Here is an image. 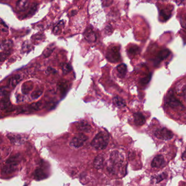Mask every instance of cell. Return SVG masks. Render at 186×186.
Returning a JSON list of instances; mask_svg holds the SVG:
<instances>
[{
    "label": "cell",
    "instance_id": "cell-18",
    "mask_svg": "<svg viewBox=\"0 0 186 186\" xmlns=\"http://www.w3.org/2000/svg\"><path fill=\"white\" fill-rule=\"evenodd\" d=\"M113 103L116 105L117 107L121 108L126 106V102L123 99L119 96H115L113 98Z\"/></svg>",
    "mask_w": 186,
    "mask_h": 186
},
{
    "label": "cell",
    "instance_id": "cell-8",
    "mask_svg": "<svg viewBox=\"0 0 186 186\" xmlns=\"http://www.w3.org/2000/svg\"><path fill=\"white\" fill-rule=\"evenodd\" d=\"M164 163V160L162 155H157L153 158L151 163L152 167L160 168L163 166Z\"/></svg>",
    "mask_w": 186,
    "mask_h": 186
},
{
    "label": "cell",
    "instance_id": "cell-17",
    "mask_svg": "<svg viewBox=\"0 0 186 186\" xmlns=\"http://www.w3.org/2000/svg\"><path fill=\"white\" fill-rule=\"evenodd\" d=\"M56 46L54 43H51L49 44L46 48L43 51V55L45 58L49 57L51 54L54 52Z\"/></svg>",
    "mask_w": 186,
    "mask_h": 186
},
{
    "label": "cell",
    "instance_id": "cell-34",
    "mask_svg": "<svg viewBox=\"0 0 186 186\" xmlns=\"http://www.w3.org/2000/svg\"><path fill=\"white\" fill-rule=\"evenodd\" d=\"M166 177H167V175L165 174H163L160 175V176H158L157 177V182L161 181L163 179H164Z\"/></svg>",
    "mask_w": 186,
    "mask_h": 186
},
{
    "label": "cell",
    "instance_id": "cell-36",
    "mask_svg": "<svg viewBox=\"0 0 186 186\" xmlns=\"http://www.w3.org/2000/svg\"><path fill=\"white\" fill-rule=\"evenodd\" d=\"M110 27H111L110 26H107L105 27V32L106 34H110V32H109V31H111L110 29Z\"/></svg>",
    "mask_w": 186,
    "mask_h": 186
},
{
    "label": "cell",
    "instance_id": "cell-24",
    "mask_svg": "<svg viewBox=\"0 0 186 186\" xmlns=\"http://www.w3.org/2000/svg\"><path fill=\"white\" fill-rule=\"evenodd\" d=\"M43 89L42 88H39L36 89L35 91L32 92L31 93V98L33 99H37L39 97H41L42 95L43 94Z\"/></svg>",
    "mask_w": 186,
    "mask_h": 186
},
{
    "label": "cell",
    "instance_id": "cell-21",
    "mask_svg": "<svg viewBox=\"0 0 186 186\" xmlns=\"http://www.w3.org/2000/svg\"><path fill=\"white\" fill-rule=\"evenodd\" d=\"M170 52L169 50L168 49H164L160 51L158 55V59L159 61L164 60L167 57H168V56L170 55Z\"/></svg>",
    "mask_w": 186,
    "mask_h": 186
},
{
    "label": "cell",
    "instance_id": "cell-29",
    "mask_svg": "<svg viewBox=\"0 0 186 186\" xmlns=\"http://www.w3.org/2000/svg\"><path fill=\"white\" fill-rule=\"evenodd\" d=\"M34 175H35L34 177H36L37 180H42V179H44V177L46 176L44 172L41 169L36 170L34 172Z\"/></svg>",
    "mask_w": 186,
    "mask_h": 186
},
{
    "label": "cell",
    "instance_id": "cell-27",
    "mask_svg": "<svg viewBox=\"0 0 186 186\" xmlns=\"http://www.w3.org/2000/svg\"><path fill=\"white\" fill-rule=\"evenodd\" d=\"M37 7H38V5L37 3H34L33 5H32L30 9L29 12H28L27 14L26 15V17H32L35 13V12H36V10H37Z\"/></svg>",
    "mask_w": 186,
    "mask_h": 186
},
{
    "label": "cell",
    "instance_id": "cell-23",
    "mask_svg": "<svg viewBox=\"0 0 186 186\" xmlns=\"http://www.w3.org/2000/svg\"><path fill=\"white\" fill-rule=\"evenodd\" d=\"M177 93L182 95L184 99L186 101V85H181L176 88Z\"/></svg>",
    "mask_w": 186,
    "mask_h": 186
},
{
    "label": "cell",
    "instance_id": "cell-15",
    "mask_svg": "<svg viewBox=\"0 0 186 186\" xmlns=\"http://www.w3.org/2000/svg\"><path fill=\"white\" fill-rule=\"evenodd\" d=\"M21 80H22V77L19 74L14 75V76H12L9 79L8 81L9 86L12 88H15Z\"/></svg>",
    "mask_w": 186,
    "mask_h": 186
},
{
    "label": "cell",
    "instance_id": "cell-1",
    "mask_svg": "<svg viewBox=\"0 0 186 186\" xmlns=\"http://www.w3.org/2000/svg\"><path fill=\"white\" fill-rule=\"evenodd\" d=\"M109 136L104 131L97 134L92 141L91 145L96 150H102L107 148L109 143Z\"/></svg>",
    "mask_w": 186,
    "mask_h": 186
},
{
    "label": "cell",
    "instance_id": "cell-14",
    "mask_svg": "<svg viewBox=\"0 0 186 186\" xmlns=\"http://www.w3.org/2000/svg\"><path fill=\"white\" fill-rule=\"evenodd\" d=\"M13 42L10 39H6L2 42L1 44V52L12 50Z\"/></svg>",
    "mask_w": 186,
    "mask_h": 186
},
{
    "label": "cell",
    "instance_id": "cell-32",
    "mask_svg": "<svg viewBox=\"0 0 186 186\" xmlns=\"http://www.w3.org/2000/svg\"><path fill=\"white\" fill-rule=\"evenodd\" d=\"M57 71L54 68H53L51 67H48L46 70V73L49 74V73H53V74H56L57 73Z\"/></svg>",
    "mask_w": 186,
    "mask_h": 186
},
{
    "label": "cell",
    "instance_id": "cell-33",
    "mask_svg": "<svg viewBox=\"0 0 186 186\" xmlns=\"http://www.w3.org/2000/svg\"><path fill=\"white\" fill-rule=\"evenodd\" d=\"M113 2L112 1H102V5L103 7H108Z\"/></svg>",
    "mask_w": 186,
    "mask_h": 186
},
{
    "label": "cell",
    "instance_id": "cell-13",
    "mask_svg": "<svg viewBox=\"0 0 186 186\" xmlns=\"http://www.w3.org/2000/svg\"><path fill=\"white\" fill-rule=\"evenodd\" d=\"M57 87L62 96H64L66 94L69 88L68 83L66 80H62L59 82L57 85Z\"/></svg>",
    "mask_w": 186,
    "mask_h": 186
},
{
    "label": "cell",
    "instance_id": "cell-30",
    "mask_svg": "<svg viewBox=\"0 0 186 186\" xmlns=\"http://www.w3.org/2000/svg\"><path fill=\"white\" fill-rule=\"evenodd\" d=\"M12 50L10 51H2L1 52V61L3 62V61L6 60L7 58L11 54Z\"/></svg>",
    "mask_w": 186,
    "mask_h": 186
},
{
    "label": "cell",
    "instance_id": "cell-2",
    "mask_svg": "<svg viewBox=\"0 0 186 186\" xmlns=\"http://www.w3.org/2000/svg\"><path fill=\"white\" fill-rule=\"evenodd\" d=\"M19 160L18 156H15L10 158L6 161V164L2 168V174H10L14 172L17 169V167L19 163Z\"/></svg>",
    "mask_w": 186,
    "mask_h": 186
},
{
    "label": "cell",
    "instance_id": "cell-10",
    "mask_svg": "<svg viewBox=\"0 0 186 186\" xmlns=\"http://www.w3.org/2000/svg\"><path fill=\"white\" fill-rule=\"evenodd\" d=\"M134 121L136 126H142L145 123V118L140 112L135 113L133 115Z\"/></svg>",
    "mask_w": 186,
    "mask_h": 186
},
{
    "label": "cell",
    "instance_id": "cell-7",
    "mask_svg": "<svg viewBox=\"0 0 186 186\" xmlns=\"http://www.w3.org/2000/svg\"><path fill=\"white\" fill-rule=\"evenodd\" d=\"M167 102L169 106L173 108L179 107L182 105L181 103L175 97L173 93L172 92H169L168 94L167 98Z\"/></svg>",
    "mask_w": 186,
    "mask_h": 186
},
{
    "label": "cell",
    "instance_id": "cell-26",
    "mask_svg": "<svg viewBox=\"0 0 186 186\" xmlns=\"http://www.w3.org/2000/svg\"><path fill=\"white\" fill-rule=\"evenodd\" d=\"M8 137H9L8 138L10 139L13 143L15 144H18L19 143L20 144L22 143V138L19 135H12V136H9Z\"/></svg>",
    "mask_w": 186,
    "mask_h": 186
},
{
    "label": "cell",
    "instance_id": "cell-25",
    "mask_svg": "<svg viewBox=\"0 0 186 186\" xmlns=\"http://www.w3.org/2000/svg\"><path fill=\"white\" fill-rule=\"evenodd\" d=\"M64 25H65V22L63 20H61L59 22L53 29L54 34H59L60 31H61V30L64 26Z\"/></svg>",
    "mask_w": 186,
    "mask_h": 186
},
{
    "label": "cell",
    "instance_id": "cell-20",
    "mask_svg": "<svg viewBox=\"0 0 186 186\" xmlns=\"http://www.w3.org/2000/svg\"><path fill=\"white\" fill-rule=\"evenodd\" d=\"M42 105V103L41 102H37L34 103L29 105L27 107V109L30 111H38L41 109V107Z\"/></svg>",
    "mask_w": 186,
    "mask_h": 186
},
{
    "label": "cell",
    "instance_id": "cell-3",
    "mask_svg": "<svg viewBox=\"0 0 186 186\" xmlns=\"http://www.w3.org/2000/svg\"><path fill=\"white\" fill-rule=\"evenodd\" d=\"M106 58L109 62L112 63L119 62L121 58L119 48L116 46L108 48L106 53Z\"/></svg>",
    "mask_w": 186,
    "mask_h": 186
},
{
    "label": "cell",
    "instance_id": "cell-5",
    "mask_svg": "<svg viewBox=\"0 0 186 186\" xmlns=\"http://www.w3.org/2000/svg\"><path fill=\"white\" fill-rule=\"evenodd\" d=\"M155 135L157 138L160 140H167L172 138L174 134L167 128H162L157 129L155 132Z\"/></svg>",
    "mask_w": 186,
    "mask_h": 186
},
{
    "label": "cell",
    "instance_id": "cell-28",
    "mask_svg": "<svg viewBox=\"0 0 186 186\" xmlns=\"http://www.w3.org/2000/svg\"><path fill=\"white\" fill-rule=\"evenodd\" d=\"M72 67L71 65L69 63H63L62 66V70L63 73L64 74H67L72 71Z\"/></svg>",
    "mask_w": 186,
    "mask_h": 186
},
{
    "label": "cell",
    "instance_id": "cell-4",
    "mask_svg": "<svg viewBox=\"0 0 186 186\" xmlns=\"http://www.w3.org/2000/svg\"><path fill=\"white\" fill-rule=\"evenodd\" d=\"M88 137L84 134L79 133L72 139L70 143V146L72 148H79L84 145V143L87 140Z\"/></svg>",
    "mask_w": 186,
    "mask_h": 186
},
{
    "label": "cell",
    "instance_id": "cell-6",
    "mask_svg": "<svg viewBox=\"0 0 186 186\" xmlns=\"http://www.w3.org/2000/svg\"><path fill=\"white\" fill-rule=\"evenodd\" d=\"M83 35L84 38L88 42L93 43L97 40L96 34L91 27H89L85 30Z\"/></svg>",
    "mask_w": 186,
    "mask_h": 186
},
{
    "label": "cell",
    "instance_id": "cell-12",
    "mask_svg": "<svg viewBox=\"0 0 186 186\" xmlns=\"http://www.w3.org/2000/svg\"><path fill=\"white\" fill-rule=\"evenodd\" d=\"M29 7V1L26 0L18 1L16 3V8L19 12H24L28 9Z\"/></svg>",
    "mask_w": 186,
    "mask_h": 186
},
{
    "label": "cell",
    "instance_id": "cell-31",
    "mask_svg": "<svg viewBox=\"0 0 186 186\" xmlns=\"http://www.w3.org/2000/svg\"><path fill=\"white\" fill-rule=\"evenodd\" d=\"M31 48V46H30V44L27 43V42H25V43L23 44V46H22V50L23 52H26L27 51V50L29 49V50H31L30 49Z\"/></svg>",
    "mask_w": 186,
    "mask_h": 186
},
{
    "label": "cell",
    "instance_id": "cell-35",
    "mask_svg": "<svg viewBox=\"0 0 186 186\" xmlns=\"http://www.w3.org/2000/svg\"><path fill=\"white\" fill-rule=\"evenodd\" d=\"M137 49H138V48H137V47H136V48H133V47L130 48V49H129V53L134 55V54H135V53H136V51H135V50H137Z\"/></svg>",
    "mask_w": 186,
    "mask_h": 186
},
{
    "label": "cell",
    "instance_id": "cell-22",
    "mask_svg": "<svg viewBox=\"0 0 186 186\" xmlns=\"http://www.w3.org/2000/svg\"><path fill=\"white\" fill-rule=\"evenodd\" d=\"M116 69H117V71L119 73V74L122 77L124 76L125 74H126L127 66L124 63H122V64L119 65L116 68Z\"/></svg>",
    "mask_w": 186,
    "mask_h": 186
},
{
    "label": "cell",
    "instance_id": "cell-9",
    "mask_svg": "<svg viewBox=\"0 0 186 186\" xmlns=\"http://www.w3.org/2000/svg\"><path fill=\"white\" fill-rule=\"evenodd\" d=\"M1 109L2 110H7L10 111V109H12L13 107L10 102L8 97H3L1 100Z\"/></svg>",
    "mask_w": 186,
    "mask_h": 186
},
{
    "label": "cell",
    "instance_id": "cell-16",
    "mask_svg": "<svg viewBox=\"0 0 186 186\" xmlns=\"http://www.w3.org/2000/svg\"><path fill=\"white\" fill-rule=\"evenodd\" d=\"M78 129L82 132H89L91 131V126L86 121H81L77 125Z\"/></svg>",
    "mask_w": 186,
    "mask_h": 186
},
{
    "label": "cell",
    "instance_id": "cell-11",
    "mask_svg": "<svg viewBox=\"0 0 186 186\" xmlns=\"http://www.w3.org/2000/svg\"><path fill=\"white\" fill-rule=\"evenodd\" d=\"M34 88V83L31 81L24 82L22 85V92L24 95H27Z\"/></svg>",
    "mask_w": 186,
    "mask_h": 186
},
{
    "label": "cell",
    "instance_id": "cell-19",
    "mask_svg": "<svg viewBox=\"0 0 186 186\" xmlns=\"http://www.w3.org/2000/svg\"><path fill=\"white\" fill-rule=\"evenodd\" d=\"M104 158L101 155H99L95 158L94 161V167L97 169H100L103 167V165Z\"/></svg>",
    "mask_w": 186,
    "mask_h": 186
}]
</instances>
